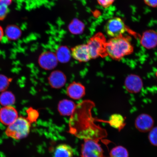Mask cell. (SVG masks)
<instances>
[{
	"label": "cell",
	"instance_id": "cell-16",
	"mask_svg": "<svg viewBox=\"0 0 157 157\" xmlns=\"http://www.w3.org/2000/svg\"><path fill=\"white\" fill-rule=\"evenodd\" d=\"M15 101L14 94L10 91L6 90L0 94V105L2 107L13 106Z\"/></svg>",
	"mask_w": 157,
	"mask_h": 157
},
{
	"label": "cell",
	"instance_id": "cell-25",
	"mask_svg": "<svg viewBox=\"0 0 157 157\" xmlns=\"http://www.w3.org/2000/svg\"><path fill=\"white\" fill-rule=\"evenodd\" d=\"M116 0H97L99 5L105 8L109 7Z\"/></svg>",
	"mask_w": 157,
	"mask_h": 157
},
{
	"label": "cell",
	"instance_id": "cell-24",
	"mask_svg": "<svg viewBox=\"0 0 157 157\" xmlns=\"http://www.w3.org/2000/svg\"><path fill=\"white\" fill-rule=\"evenodd\" d=\"M57 59L60 62L62 63H65L68 61L70 59V55L67 51H61L58 52Z\"/></svg>",
	"mask_w": 157,
	"mask_h": 157
},
{
	"label": "cell",
	"instance_id": "cell-11",
	"mask_svg": "<svg viewBox=\"0 0 157 157\" xmlns=\"http://www.w3.org/2000/svg\"><path fill=\"white\" fill-rule=\"evenodd\" d=\"M140 43L143 47L147 49L155 48L157 46V33L151 29L146 31L141 37Z\"/></svg>",
	"mask_w": 157,
	"mask_h": 157
},
{
	"label": "cell",
	"instance_id": "cell-6",
	"mask_svg": "<svg viewBox=\"0 0 157 157\" xmlns=\"http://www.w3.org/2000/svg\"><path fill=\"white\" fill-rule=\"evenodd\" d=\"M18 111L13 106L2 107L0 109V122L8 126L19 117Z\"/></svg>",
	"mask_w": 157,
	"mask_h": 157
},
{
	"label": "cell",
	"instance_id": "cell-2",
	"mask_svg": "<svg viewBox=\"0 0 157 157\" xmlns=\"http://www.w3.org/2000/svg\"><path fill=\"white\" fill-rule=\"evenodd\" d=\"M31 124L26 117H19L14 122L7 126L5 134L16 140L24 139L28 136L30 132Z\"/></svg>",
	"mask_w": 157,
	"mask_h": 157
},
{
	"label": "cell",
	"instance_id": "cell-21",
	"mask_svg": "<svg viewBox=\"0 0 157 157\" xmlns=\"http://www.w3.org/2000/svg\"><path fill=\"white\" fill-rule=\"evenodd\" d=\"M13 80V78L0 74V93L6 91Z\"/></svg>",
	"mask_w": 157,
	"mask_h": 157
},
{
	"label": "cell",
	"instance_id": "cell-9",
	"mask_svg": "<svg viewBox=\"0 0 157 157\" xmlns=\"http://www.w3.org/2000/svg\"><path fill=\"white\" fill-rule=\"evenodd\" d=\"M71 55L74 59L80 62H87L92 59L87 44L75 47L72 49Z\"/></svg>",
	"mask_w": 157,
	"mask_h": 157
},
{
	"label": "cell",
	"instance_id": "cell-10",
	"mask_svg": "<svg viewBox=\"0 0 157 157\" xmlns=\"http://www.w3.org/2000/svg\"><path fill=\"white\" fill-rule=\"evenodd\" d=\"M56 56L51 52L43 53L39 57L38 63L40 67L46 70L53 69L57 64Z\"/></svg>",
	"mask_w": 157,
	"mask_h": 157
},
{
	"label": "cell",
	"instance_id": "cell-19",
	"mask_svg": "<svg viewBox=\"0 0 157 157\" xmlns=\"http://www.w3.org/2000/svg\"><path fill=\"white\" fill-rule=\"evenodd\" d=\"M109 155L110 157H129V154L126 148L119 146L112 149Z\"/></svg>",
	"mask_w": 157,
	"mask_h": 157
},
{
	"label": "cell",
	"instance_id": "cell-14",
	"mask_svg": "<svg viewBox=\"0 0 157 157\" xmlns=\"http://www.w3.org/2000/svg\"><path fill=\"white\" fill-rule=\"evenodd\" d=\"M75 109V105L73 101L67 99H63L58 104V109L61 115L69 116L73 113Z\"/></svg>",
	"mask_w": 157,
	"mask_h": 157
},
{
	"label": "cell",
	"instance_id": "cell-5",
	"mask_svg": "<svg viewBox=\"0 0 157 157\" xmlns=\"http://www.w3.org/2000/svg\"><path fill=\"white\" fill-rule=\"evenodd\" d=\"M126 30L124 22L119 17H113L109 19L105 25V32L112 38L123 35Z\"/></svg>",
	"mask_w": 157,
	"mask_h": 157
},
{
	"label": "cell",
	"instance_id": "cell-27",
	"mask_svg": "<svg viewBox=\"0 0 157 157\" xmlns=\"http://www.w3.org/2000/svg\"><path fill=\"white\" fill-rule=\"evenodd\" d=\"M5 35V31L4 30L2 27L0 25V42L3 40Z\"/></svg>",
	"mask_w": 157,
	"mask_h": 157
},
{
	"label": "cell",
	"instance_id": "cell-23",
	"mask_svg": "<svg viewBox=\"0 0 157 157\" xmlns=\"http://www.w3.org/2000/svg\"><path fill=\"white\" fill-rule=\"evenodd\" d=\"M9 6L0 2V21H3L7 17L9 12Z\"/></svg>",
	"mask_w": 157,
	"mask_h": 157
},
{
	"label": "cell",
	"instance_id": "cell-22",
	"mask_svg": "<svg viewBox=\"0 0 157 157\" xmlns=\"http://www.w3.org/2000/svg\"><path fill=\"white\" fill-rule=\"evenodd\" d=\"M148 139L151 144L157 146V127H153L150 131Z\"/></svg>",
	"mask_w": 157,
	"mask_h": 157
},
{
	"label": "cell",
	"instance_id": "cell-18",
	"mask_svg": "<svg viewBox=\"0 0 157 157\" xmlns=\"http://www.w3.org/2000/svg\"><path fill=\"white\" fill-rule=\"evenodd\" d=\"M109 123L114 128L121 130L125 126V119L122 115L119 114H114L110 117Z\"/></svg>",
	"mask_w": 157,
	"mask_h": 157
},
{
	"label": "cell",
	"instance_id": "cell-13",
	"mask_svg": "<svg viewBox=\"0 0 157 157\" xmlns=\"http://www.w3.org/2000/svg\"><path fill=\"white\" fill-rule=\"evenodd\" d=\"M51 87L55 88H62L66 83V78L63 72L60 71L52 72L48 78Z\"/></svg>",
	"mask_w": 157,
	"mask_h": 157
},
{
	"label": "cell",
	"instance_id": "cell-4",
	"mask_svg": "<svg viewBox=\"0 0 157 157\" xmlns=\"http://www.w3.org/2000/svg\"><path fill=\"white\" fill-rule=\"evenodd\" d=\"M82 144L81 157H105L104 151L99 140L84 139Z\"/></svg>",
	"mask_w": 157,
	"mask_h": 157
},
{
	"label": "cell",
	"instance_id": "cell-28",
	"mask_svg": "<svg viewBox=\"0 0 157 157\" xmlns=\"http://www.w3.org/2000/svg\"><path fill=\"white\" fill-rule=\"evenodd\" d=\"M13 0H0V2H2L5 3L6 4L10 6L12 3Z\"/></svg>",
	"mask_w": 157,
	"mask_h": 157
},
{
	"label": "cell",
	"instance_id": "cell-8",
	"mask_svg": "<svg viewBox=\"0 0 157 157\" xmlns=\"http://www.w3.org/2000/svg\"><path fill=\"white\" fill-rule=\"evenodd\" d=\"M124 84L127 91L132 93H139L143 87L142 78L135 74H131L125 78Z\"/></svg>",
	"mask_w": 157,
	"mask_h": 157
},
{
	"label": "cell",
	"instance_id": "cell-3",
	"mask_svg": "<svg viewBox=\"0 0 157 157\" xmlns=\"http://www.w3.org/2000/svg\"><path fill=\"white\" fill-rule=\"evenodd\" d=\"M107 41L105 36L101 33H98L91 37L87 42L92 59L99 57L105 58L108 56L106 50Z\"/></svg>",
	"mask_w": 157,
	"mask_h": 157
},
{
	"label": "cell",
	"instance_id": "cell-17",
	"mask_svg": "<svg viewBox=\"0 0 157 157\" xmlns=\"http://www.w3.org/2000/svg\"><path fill=\"white\" fill-rule=\"evenodd\" d=\"M21 31L17 25H11L7 27L5 31V35L11 40H15L20 38Z\"/></svg>",
	"mask_w": 157,
	"mask_h": 157
},
{
	"label": "cell",
	"instance_id": "cell-26",
	"mask_svg": "<svg viewBox=\"0 0 157 157\" xmlns=\"http://www.w3.org/2000/svg\"><path fill=\"white\" fill-rule=\"evenodd\" d=\"M144 2L149 6L152 7H157V0H144Z\"/></svg>",
	"mask_w": 157,
	"mask_h": 157
},
{
	"label": "cell",
	"instance_id": "cell-1",
	"mask_svg": "<svg viewBox=\"0 0 157 157\" xmlns=\"http://www.w3.org/2000/svg\"><path fill=\"white\" fill-rule=\"evenodd\" d=\"M106 50L108 56L118 60L132 53L133 47L128 37L121 35L107 41Z\"/></svg>",
	"mask_w": 157,
	"mask_h": 157
},
{
	"label": "cell",
	"instance_id": "cell-15",
	"mask_svg": "<svg viewBox=\"0 0 157 157\" xmlns=\"http://www.w3.org/2000/svg\"><path fill=\"white\" fill-rule=\"evenodd\" d=\"M73 148L66 144L59 145L54 152L55 157H73Z\"/></svg>",
	"mask_w": 157,
	"mask_h": 157
},
{
	"label": "cell",
	"instance_id": "cell-12",
	"mask_svg": "<svg viewBox=\"0 0 157 157\" xmlns=\"http://www.w3.org/2000/svg\"><path fill=\"white\" fill-rule=\"evenodd\" d=\"M67 93L71 99H80L85 95V88L82 84L74 82L68 86Z\"/></svg>",
	"mask_w": 157,
	"mask_h": 157
},
{
	"label": "cell",
	"instance_id": "cell-20",
	"mask_svg": "<svg viewBox=\"0 0 157 157\" xmlns=\"http://www.w3.org/2000/svg\"><path fill=\"white\" fill-rule=\"evenodd\" d=\"M26 118L31 124L36 122L38 119L39 113L38 110L33 107H29L26 110Z\"/></svg>",
	"mask_w": 157,
	"mask_h": 157
},
{
	"label": "cell",
	"instance_id": "cell-7",
	"mask_svg": "<svg viewBox=\"0 0 157 157\" xmlns=\"http://www.w3.org/2000/svg\"><path fill=\"white\" fill-rule=\"evenodd\" d=\"M154 125L152 117L146 113H143L137 117L135 121V126L137 129L143 132L150 131Z\"/></svg>",
	"mask_w": 157,
	"mask_h": 157
}]
</instances>
